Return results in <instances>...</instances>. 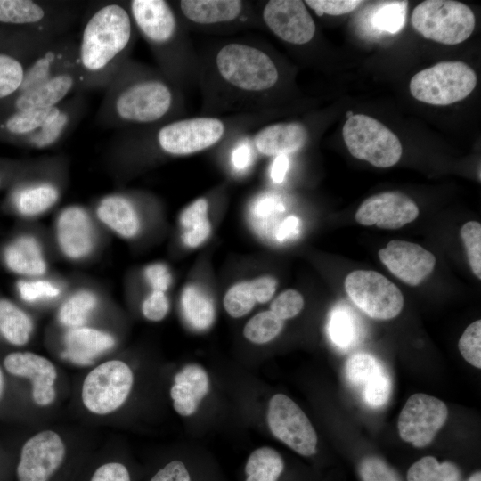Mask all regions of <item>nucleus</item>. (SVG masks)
<instances>
[{"instance_id": "393cba45", "label": "nucleus", "mask_w": 481, "mask_h": 481, "mask_svg": "<svg viewBox=\"0 0 481 481\" xmlns=\"http://www.w3.org/2000/svg\"><path fill=\"white\" fill-rule=\"evenodd\" d=\"M100 220L125 238L135 236L140 230V220L132 201L122 194L103 197L96 209Z\"/></svg>"}, {"instance_id": "a211bd4d", "label": "nucleus", "mask_w": 481, "mask_h": 481, "mask_svg": "<svg viewBox=\"0 0 481 481\" xmlns=\"http://www.w3.org/2000/svg\"><path fill=\"white\" fill-rule=\"evenodd\" d=\"M263 19L278 37L290 44H306L315 33L314 21L303 1L271 0L264 7Z\"/></svg>"}, {"instance_id": "6ab92c4d", "label": "nucleus", "mask_w": 481, "mask_h": 481, "mask_svg": "<svg viewBox=\"0 0 481 481\" xmlns=\"http://www.w3.org/2000/svg\"><path fill=\"white\" fill-rule=\"evenodd\" d=\"M380 261L404 283L420 284L434 270L435 256L421 246L394 240L378 252Z\"/></svg>"}, {"instance_id": "20e7f679", "label": "nucleus", "mask_w": 481, "mask_h": 481, "mask_svg": "<svg viewBox=\"0 0 481 481\" xmlns=\"http://www.w3.org/2000/svg\"><path fill=\"white\" fill-rule=\"evenodd\" d=\"M80 10V4L71 1L0 0V22L57 38L75 23Z\"/></svg>"}, {"instance_id": "c9c22d12", "label": "nucleus", "mask_w": 481, "mask_h": 481, "mask_svg": "<svg viewBox=\"0 0 481 481\" xmlns=\"http://www.w3.org/2000/svg\"><path fill=\"white\" fill-rule=\"evenodd\" d=\"M97 305L96 296L89 290H80L72 295L61 306L60 322L70 329L82 327Z\"/></svg>"}, {"instance_id": "37998d69", "label": "nucleus", "mask_w": 481, "mask_h": 481, "mask_svg": "<svg viewBox=\"0 0 481 481\" xmlns=\"http://www.w3.org/2000/svg\"><path fill=\"white\" fill-rule=\"evenodd\" d=\"M459 350L463 358L476 368H481V321L469 325L461 335Z\"/></svg>"}, {"instance_id": "9d476101", "label": "nucleus", "mask_w": 481, "mask_h": 481, "mask_svg": "<svg viewBox=\"0 0 481 481\" xmlns=\"http://www.w3.org/2000/svg\"><path fill=\"white\" fill-rule=\"evenodd\" d=\"M344 285L350 299L373 319L389 320L403 309L404 300L400 289L375 271H354L346 276Z\"/></svg>"}, {"instance_id": "a878e982", "label": "nucleus", "mask_w": 481, "mask_h": 481, "mask_svg": "<svg viewBox=\"0 0 481 481\" xmlns=\"http://www.w3.org/2000/svg\"><path fill=\"white\" fill-rule=\"evenodd\" d=\"M4 365L12 375L29 379L32 389L53 386L57 372L51 361L31 352H14L4 360Z\"/></svg>"}, {"instance_id": "79ce46f5", "label": "nucleus", "mask_w": 481, "mask_h": 481, "mask_svg": "<svg viewBox=\"0 0 481 481\" xmlns=\"http://www.w3.org/2000/svg\"><path fill=\"white\" fill-rule=\"evenodd\" d=\"M461 237L465 245L469 264L473 273L481 279V224L469 221L461 228Z\"/></svg>"}, {"instance_id": "3c124183", "label": "nucleus", "mask_w": 481, "mask_h": 481, "mask_svg": "<svg viewBox=\"0 0 481 481\" xmlns=\"http://www.w3.org/2000/svg\"><path fill=\"white\" fill-rule=\"evenodd\" d=\"M168 300L165 292L152 290L144 299L142 311L144 317L152 322L162 320L168 311Z\"/></svg>"}, {"instance_id": "dca6fc26", "label": "nucleus", "mask_w": 481, "mask_h": 481, "mask_svg": "<svg viewBox=\"0 0 481 481\" xmlns=\"http://www.w3.org/2000/svg\"><path fill=\"white\" fill-rule=\"evenodd\" d=\"M77 41L68 35L47 44L25 66L22 83L14 94L24 93L66 70L77 68Z\"/></svg>"}, {"instance_id": "c85d7f7f", "label": "nucleus", "mask_w": 481, "mask_h": 481, "mask_svg": "<svg viewBox=\"0 0 481 481\" xmlns=\"http://www.w3.org/2000/svg\"><path fill=\"white\" fill-rule=\"evenodd\" d=\"M4 261L12 272L28 276L41 275L46 269L38 242L29 235L19 237L5 249Z\"/></svg>"}, {"instance_id": "a18cd8bd", "label": "nucleus", "mask_w": 481, "mask_h": 481, "mask_svg": "<svg viewBox=\"0 0 481 481\" xmlns=\"http://www.w3.org/2000/svg\"><path fill=\"white\" fill-rule=\"evenodd\" d=\"M358 471L363 481H401L397 473L376 456L363 458Z\"/></svg>"}, {"instance_id": "c756f323", "label": "nucleus", "mask_w": 481, "mask_h": 481, "mask_svg": "<svg viewBox=\"0 0 481 481\" xmlns=\"http://www.w3.org/2000/svg\"><path fill=\"white\" fill-rule=\"evenodd\" d=\"M181 305L185 320L195 330H204L213 323V301L200 287L188 285L182 293Z\"/></svg>"}, {"instance_id": "cd10ccee", "label": "nucleus", "mask_w": 481, "mask_h": 481, "mask_svg": "<svg viewBox=\"0 0 481 481\" xmlns=\"http://www.w3.org/2000/svg\"><path fill=\"white\" fill-rule=\"evenodd\" d=\"M182 13L198 24H215L236 19L242 11L239 0H183L179 2Z\"/></svg>"}, {"instance_id": "f8f14e48", "label": "nucleus", "mask_w": 481, "mask_h": 481, "mask_svg": "<svg viewBox=\"0 0 481 481\" xmlns=\"http://www.w3.org/2000/svg\"><path fill=\"white\" fill-rule=\"evenodd\" d=\"M267 422L273 435L297 453L305 457L316 453V432L305 412L289 396L277 394L271 398Z\"/></svg>"}, {"instance_id": "7c9ffc66", "label": "nucleus", "mask_w": 481, "mask_h": 481, "mask_svg": "<svg viewBox=\"0 0 481 481\" xmlns=\"http://www.w3.org/2000/svg\"><path fill=\"white\" fill-rule=\"evenodd\" d=\"M285 470L282 456L271 447L254 450L244 467L245 481H280Z\"/></svg>"}, {"instance_id": "b1692460", "label": "nucleus", "mask_w": 481, "mask_h": 481, "mask_svg": "<svg viewBox=\"0 0 481 481\" xmlns=\"http://www.w3.org/2000/svg\"><path fill=\"white\" fill-rule=\"evenodd\" d=\"M66 349L63 356L75 363L86 365L102 353L110 349L114 338L102 330L77 327L69 329L64 336Z\"/></svg>"}, {"instance_id": "4be33fe9", "label": "nucleus", "mask_w": 481, "mask_h": 481, "mask_svg": "<svg viewBox=\"0 0 481 481\" xmlns=\"http://www.w3.org/2000/svg\"><path fill=\"white\" fill-rule=\"evenodd\" d=\"M209 387L206 371L197 364H188L175 376L170 389L174 408L182 416L193 414Z\"/></svg>"}, {"instance_id": "ddd939ff", "label": "nucleus", "mask_w": 481, "mask_h": 481, "mask_svg": "<svg viewBox=\"0 0 481 481\" xmlns=\"http://www.w3.org/2000/svg\"><path fill=\"white\" fill-rule=\"evenodd\" d=\"M448 417L445 404L425 394L411 395L403 407L397 422L401 438L416 447L431 443Z\"/></svg>"}, {"instance_id": "0eeeda50", "label": "nucleus", "mask_w": 481, "mask_h": 481, "mask_svg": "<svg viewBox=\"0 0 481 481\" xmlns=\"http://www.w3.org/2000/svg\"><path fill=\"white\" fill-rule=\"evenodd\" d=\"M216 64L223 79L248 92L268 90L279 77L274 62L265 53L244 44L223 46L216 54Z\"/></svg>"}, {"instance_id": "1a4fd4ad", "label": "nucleus", "mask_w": 481, "mask_h": 481, "mask_svg": "<svg viewBox=\"0 0 481 481\" xmlns=\"http://www.w3.org/2000/svg\"><path fill=\"white\" fill-rule=\"evenodd\" d=\"M133 381V372L126 363L107 361L86 377L81 394L83 404L93 413H110L125 403Z\"/></svg>"}, {"instance_id": "58836bf2", "label": "nucleus", "mask_w": 481, "mask_h": 481, "mask_svg": "<svg viewBox=\"0 0 481 481\" xmlns=\"http://www.w3.org/2000/svg\"><path fill=\"white\" fill-rule=\"evenodd\" d=\"M24 71L25 66L18 57L0 53V99L17 92L22 83Z\"/></svg>"}, {"instance_id": "bf43d9fd", "label": "nucleus", "mask_w": 481, "mask_h": 481, "mask_svg": "<svg viewBox=\"0 0 481 481\" xmlns=\"http://www.w3.org/2000/svg\"><path fill=\"white\" fill-rule=\"evenodd\" d=\"M289 166V160L287 155L275 157L270 170V176L275 183H281L284 181Z\"/></svg>"}, {"instance_id": "473e14b6", "label": "nucleus", "mask_w": 481, "mask_h": 481, "mask_svg": "<svg viewBox=\"0 0 481 481\" xmlns=\"http://www.w3.org/2000/svg\"><path fill=\"white\" fill-rule=\"evenodd\" d=\"M33 326L29 315L9 300L0 299V332L15 346L25 345Z\"/></svg>"}, {"instance_id": "aec40b11", "label": "nucleus", "mask_w": 481, "mask_h": 481, "mask_svg": "<svg viewBox=\"0 0 481 481\" xmlns=\"http://www.w3.org/2000/svg\"><path fill=\"white\" fill-rule=\"evenodd\" d=\"M77 92H81V79L77 68H73L30 90L15 94L12 107L13 111L53 107Z\"/></svg>"}, {"instance_id": "052dcab7", "label": "nucleus", "mask_w": 481, "mask_h": 481, "mask_svg": "<svg viewBox=\"0 0 481 481\" xmlns=\"http://www.w3.org/2000/svg\"><path fill=\"white\" fill-rule=\"evenodd\" d=\"M467 481H481V472L477 471L473 473Z\"/></svg>"}, {"instance_id": "72a5a7b5", "label": "nucleus", "mask_w": 481, "mask_h": 481, "mask_svg": "<svg viewBox=\"0 0 481 481\" xmlns=\"http://www.w3.org/2000/svg\"><path fill=\"white\" fill-rule=\"evenodd\" d=\"M407 7V1L393 0L376 3L368 13L371 29L378 33H398L405 24Z\"/></svg>"}, {"instance_id": "7ed1b4c3", "label": "nucleus", "mask_w": 481, "mask_h": 481, "mask_svg": "<svg viewBox=\"0 0 481 481\" xmlns=\"http://www.w3.org/2000/svg\"><path fill=\"white\" fill-rule=\"evenodd\" d=\"M86 109V98L77 92L53 107L13 111L0 124V131L30 148H52L75 129Z\"/></svg>"}, {"instance_id": "5fc2aeb1", "label": "nucleus", "mask_w": 481, "mask_h": 481, "mask_svg": "<svg viewBox=\"0 0 481 481\" xmlns=\"http://www.w3.org/2000/svg\"><path fill=\"white\" fill-rule=\"evenodd\" d=\"M255 299L258 303L269 301L277 288V281L271 276H262L249 281Z\"/></svg>"}, {"instance_id": "412c9836", "label": "nucleus", "mask_w": 481, "mask_h": 481, "mask_svg": "<svg viewBox=\"0 0 481 481\" xmlns=\"http://www.w3.org/2000/svg\"><path fill=\"white\" fill-rule=\"evenodd\" d=\"M57 239L62 252L72 259L89 254L94 238L92 224L86 210L78 206L63 209L57 222Z\"/></svg>"}, {"instance_id": "680f3d73", "label": "nucleus", "mask_w": 481, "mask_h": 481, "mask_svg": "<svg viewBox=\"0 0 481 481\" xmlns=\"http://www.w3.org/2000/svg\"><path fill=\"white\" fill-rule=\"evenodd\" d=\"M3 390H4V378H3L2 371L0 369V398L2 396Z\"/></svg>"}, {"instance_id": "8fccbe9b", "label": "nucleus", "mask_w": 481, "mask_h": 481, "mask_svg": "<svg viewBox=\"0 0 481 481\" xmlns=\"http://www.w3.org/2000/svg\"><path fill=\"white\" fill-rule=\"evenodd\" d=\"M149 481H194V477L184 461L172 460L158 469Z\"/></svg>"}, {"instance_id": "c03bdc74", "label": "nucleus", "mask_w": 481, "mask_h": 481, "mask_svg": "<svg viewBox=\"0 0 481 481\" xmlns=\"http://www.w3.org/2000/svg\"><path fill=\"white\" fill-rule=\"evenodd\" d=\"M363 397L371 408H380L392 394V379L387 369L363 387Z\"/></svg>"}, {"instance_id": "a19ab883", "label": "nucleus", "mask_w": 481, "mask_h": 481, "mask_svg": "<svg viewBox=\"0 0 481 481\" xmlns=\"http://www.w3.org/2000/svg\"><path fill=\"white\" fill-rule=\"evenodd\" d=\"M328 330L334 344L339 347H347L355 338L356 328L349 312L337 308L330 315Z\"/></svg>"}, {"instance_id": "f257e3e1", "label": "nucleus", "mask_w": 481, "mask_h": 481, "mask_svg": "<svg viewBox=\"0 0 481 481\" xmlns=\"http://www.w3.org/2000/svg\"><path fill=\"white\" fill-rule=\"evenodd\" d=\"M134 40L128 7L102 2L86 12L77 46L81 92L105 89L127 61Z\"/></svg>"}, {"instance_id": "423d86ee", "label": "nucleus", "mask_w": 481, "mask_h": 481, "mask_svg": "<svg viewBox=\"0 0 481 481\" xmlns=\"http://www.w3.org/2000/svg\"><path fill=\"white\" fill-rule=\"evenodd\" d=\"M476 72L459 61H441L413 75L410 92L431 105H450L465 99L476 87Z\"/></svg>"}, {"instance_id": "4d7b16f0", "label": "nucleus", "mask_w": 481, "mask_h": 481, "mask_svg": "<svg viewBox=\"0 0 481 481\" xmlns=\"http://www.w3.org/2000/svg\"><path fill=\"white\" fill-rule=\"evenodd\" d=\"M301 221L296 216H289L283 219L277 226L275 238L280 242L296 239L300 232Z\"/></svg>"}, {"instance_id": "6e6552de", "label": "nucleus", "mask_w": 481, "mask_h": 481, "mask_svg": "<svg viewBox=\"0 0 481 481\" xmlns=\"http://www.w3.org/2000/svg\"><path fill=\"white\" fill-rule=\"evenodd\" d=\"M342 135L352 156L377 167L395 165L402 156L399 138L377 119L356 114L343 126Z\"/></svg>"}, {"instance_id": "13d9d810", "label": "nucleus", "mask_w": 481, "mask_h": 481, "mask_svg": "<svg viewBox=\"0 0 481 481\" xmlns=\"http://www.w3.org/2000/svg\"><path fill=\"white\" fill-rule=\"evenodd\" d=\"M252 151L250 146L247 143L240 144L232 151V166L239 171L247 169L252 163Z\"/></svg>"}, {"instance_id": "6e6d98bb", "label": "nucleus", "mask_w": 481, "mask_h": 481, "mask_svg": "<svg viewBox=\"0 0 481 481\" xmlns=\"http://www.w3.org/2000/svg\"><path fill=\"white\" fill-rule=\"evenodd\" d=\"M284 211V207L273 196H263L253 205L252 213L257 219H265Z\"/></svg>"}, {"instance_id": "39448f33", "label": "nucleus", "mask_w": 481, "mask_h": 481, "mask_svg": "<svg viewBox=\"0 0 481 481\" xmlns=\"http://www.w3.org/2000/svg\"><path fill=\"white\" fill-rule=\"evenodd\" d=\"M413 29L426 39L457 45L472 34L476 19L465 4L452 0H426L412 14Z\"/></svg>"}, {"instance_id": "2f4dec72", "label": "nucleus", "mask_w": 481, "mask_h": 481, "mask_svg": "<svg viewBox=\"0 0 481 481\" xmlns=\"http://www.w3.org/2000/svg\"><path fill=\"white\" fill-rule=\"evenodd\" d=\"M208 200L200 198L182 212L180 216L181 225L183 228L182 239L186 246L198 247L209 236L211 224L208 218Z\"/></svg>"}, {"instance_id": "bb28decb", "label": "nucleus", "mask_w": 481, "mask_h": 481, "mask_svg": "<svg viewBox=\"0 0 481 481\" xmlns=\"http://www.w3.org/2000/svg\"><path fill=\"white\" fill-rule=\"evenodd\" d=\"M60 192L55 182L38 179L18 188L12 200L20 214L37 216L53 207L59 200Z\"/></svg>"}, {"instance_id": "9b49d317", "label": "nucleus", "mask_w": 481, "mask_h": 481, "mask_svg": "<svg viewBox=\"0 0 481 481\" xmlns=\"http://www.w3.org/2000/svg\"><path fill=\"white\" fill-rule=\"evenodd\" d=\"M224 133L223 122L214 118H194L167 123L155 133L153 140L164 153L192 154L216 144Z\"/></svg>"}, {"instance_id": "5701e85b", "label": "nucleus", "mask_w": 481, "mask_h": 481, "mask_svg": "<svg viewBox=\"0 0 481 481\" xmlns=\"http://www.w3.org/2000/svg\"><path fill=\"white\" fill-rule=\"evenodd\" d=\"M307 138L308 133L303 124L289 122L264 127L255 135L254 142L261 154L276 157L300 150Z\"/></svg>"}, {"instance_id": "4c0bfd02", "label": "nucleus", "mask_w": 481, "mask_h": 481, "mask_svg": "<svg viewBox=\"0 0 481 481\" xmlns=\"http://www.w3.org/2000/svg\"><path fill=\"white\" fill-rule=\"evenodd\" d=\"M283 328V321L271 311L258 313L246 323L243 335L254 344H265L276 338Z\"/></svg>"}, {"instance_id": "864d4df0", "label": "nucleus", "mask_w": 481, "mask_h": 481, "mask_svg": "<svg viewBox=\"0 0 481 481\" xmlns=\"http://www.w3.org/2000/svg\"><path fill=\"white\" fill-rule=\"evenodd\" d=\"M144 274L153 290L165 292L171 283L170 272L163 264L156 263L148 265Z\"/></svg>"}, {"instance_id": "f03ea898", "label": "nucleus", "mask_w": 481, "mask_h": 481, "mask_svg": "<svg viewBox=\"0 0 481 481\" xmlns=\"http://www.w3.org/2000/svg\"><path fill=\"white\" fill-rule=\"evenodd\" d=\"M104 91L95 118L107 128L154 125L165 119L175 104L173 89L165 79L129 60Z\"/></svg>"}, {"instance_id": "2eb2a0df", "label": "nucleus", "mask_w": 481, "mask_h": 481, "mask_svg": "<svg viewBox=\"0 0 481 481\" xmlns=\"http://www.w3.org/2000/svg\"><path fill=\"white\" fill-rule=\"evenodd\" d=\"M65 446L60 436L45 430L23 445L16 469L19 481H48L61 465Z\"/></svg>"}, {"instance_id": "f3484780", "label": "nucleus", "mask_w": 481, "mask_h": 481, "mask_svg": "<svg viewBox=\"0 0 481 481\" xmlns=\"http://www.w3.org/2000/svg\"><path fill=\"white\" fill-rule=\"evenodd\" d=\"M418 216L419 208L410 197L399 192H385L366 199L358 208L355 220L366 226L398 229Z\"/></svg>"}, {"instance_id": "09e8293b", "label": "nucleus", "mask_w": 481, "mask_h": 481, "mask_svg": "<svg viewBox=\"0 0 481 481\" xmlns=\"http://www.w3.org/2000/svg\"><path fill=\"white\" fill-rule=\"evenodd\" d=\"M363 3L357 0H306L305 2L320 16L346 14L355 10Z\"/></svg>"}, {"instance_id": "ea45409f", "label": "nucleus", "mask_w": 481, "mask_h": 481, "mask_svg": "<svg viewBox=\"0 0 481 481\" xmlns=\"http://www.w3.org/2000/svg\"><path fill=\"white\" fill-rule=\"evenodd\" d=\"M256 303L249 281L234 284L227 290L224 298L225 311L234 318L247 314Z\"/></svg>"}, {"instance_id": "4468645a", "label": "nucleus", "mask_w": 481, "mask_h": 481, "mask_svg": "<svg viewBox=\"0 0 481 481\" xmlns=\"http://www.w3.org/2000/svg\"><path fill=\"white\" fill-rule=\"evenodd\" d=\"M127 7L134 25L162 61L177 34V20L170 4L163 0H132Z\"/></svg>"}, {"instance_id": "603ef678", "label": "nucleus", "mask_w": 481, "mask_h": 481, "mask_svg": "<svg viewBox=\"0 0 481 481\" xmlns=\"http://www.w3.org/2000/svg\"><path fill=\"white\" fill-rule=\"evenodd\" d=\"M90 481H131L127 468L119 462H109L100 466Z\"/></svg>"}, {"instance_id": "e433bc0d", "label": "nucleus", "mask_w": 481, "mask_h": 481, "mask_svg": "<svg viewBox=\"0 0 481 481\" xmlns=\"http://www.w3.org/2000/svg\"><path fill=\"white\" fill-rule=\"evenodd\" d=\"M385 370V366L376 357L362 352L351 355L346 364L347 379L351 384L361 387Z\"/></svg>"}, {"instance_id": "de8ad7c7", "label": "nucleus", "mask_w": 481, "mask_h": 481, "mask_svg": "<svg viewBox=\"0 0 481 481\" xmlns=\"http://www.w3.org/2000/svg\"><path fill=\"white\" fill-rule=\"evenodd\" d=\"M17 287L21 298L29 302L53 298L60 294V289L48 281H20Z\"/></svg>"}, {"instance_id": "f704fd0d", "label": "nucleus", "mask_w": 481, "mask_h": 481, "mask_svg": "<svg viewBox=\"0 0 481 481\" xmlns=\"http://www.w3.org/2000/svg\"><path fill=\"white\" fill-rule=\"evenodd\" d=\"M460 470L450 461L438 462L433 456H425L408 469L407 481H460Z\"/></svg>"}, {"instance_id": "49530a36", "label": "nucleus", "mask_w": 481, "mask_h": 481, "mask_svg": "<svg viewBox=\"0 0 481 481\" xmlns=\"http://www.w3.org/2000/svg\"><path fill=\"white\" fill-rule=\"evenodd\" d=\"M303 306L304 298L302 295L295 289H288L273 299L270 311L283 321L298 315Z\"/></svg>"}]
</instances>
